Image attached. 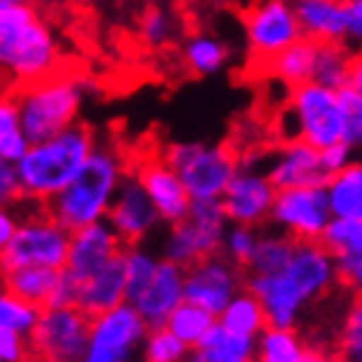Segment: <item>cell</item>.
I'll use <instances>...</instances> for the list:
<instances>
[{
    "label": "cell",
    "instance_id": "1",
    "mask_svg": "<svg viewBox=\"0 0 362 362\" xmlns=\"http://www.w3.org/2000/svg\"><path fill=\"white\" fill-rule=\"evenodd\" d=\"M339 282V269L318 241H295L282 269L243 277V287L262 303L267 324L285 329H298L303 313L324 300Z\"/></svg>",
    "mask_w": 362,
    "mask_h": 362
},
{
    "label": "cell",
    "instance_id": "2",
    "mask_svg": "<svg viewBox=\"0 0 362 362\" xmlns=\"http://www.w3.org/2000/svg\"><path fill=\"white\" fill-rule=\"evenodd\" d=\"M127 171L129 160L119 145L112 140H96L78 174L45 204V210L68 230L98 223L106 218V210Z\"/></svg>",
    "mask_w": 362,
    "mask_h": 362
},
{
    "label": "cell",
    "instance_id": "3",
    "mask_svg": "<svg viewBox=\"0 0 362 362\" xmlns=\"http://www.w3.org/2000/svg\"><path fill=\"white\" fill-rule=\"evenodd\" d=\"M96 140V132L88 124L76 122L47 140L29 143L26 153L13 163L18 199L45 207L78 174Z\"/></svg>",
    "mask_w": 362,
    "mask_h": 362
},
{
    "label": "cell",
    "instance_id": "4",
    "mask_svg": "<svg viewBox=\"0 0 362 362\" xmlns=\"http://www.w3.org/2000/svg\"><path fill=\"white\" fill-rule=\"evenodd\" d=\"M60 68V45L52 26L29 0L0 11V76L16 88L37 83Z\"/></svg>",
    "mask_w": 362,
    "mask_h": 362
},
{
    "label": "cell",
    "instance_id": "5",
    "mask_svg": "<svg viewBox=\"0 0 362 362\" xmlns=\"http://www.w3.org/2000/svg\"><path fill=\"white\" fill-rule=\"evenodd\" d=\"M13 96L26 140L39 143L76 124L86 98V83L68 73H52L37 83L21 86Z\"/></svg>",
    "mask_w": 362,
    "mask_h": 362
},
{
    "label": "cell",
    "instance_id": "6",
    "mask_svg": "<svg viewBox=\"0 0 362 362\" xmlns=\"http://www.w3.org/2000/svg\"><path fill=\"white\" fill-rule=\"evenodd\" d=\"M70 230L39 204L21 202V218L16 226V233L3 251H0V267L3 272L18 269V267H49L62 269L68 257Z\"/></svg>",
    "mask_w": 362,
    "mask_h": 362
},
{
    "label": "cell",
    "instance_id": "7",
    "mask_svg": "<svg viewBox=\"0 0 362 362\" xmlns=\"http://www.w3.org/2000/svg\"><path fill=\"white\" fill-rule=\"evenodd\" d=\"M160 158L174 168L192 199H220L238 168V156L223 143H171Z\"/></svg>",
    "mask_w": 362,
    "mask_h": 362
},
{
    "label": "cell",
    "instance_id": "8",
    "mask_svg": "<svg viewBox=\"0 0 362 362\" xmlns=\"http://www.w3.org/2000/svg\"><path fill=\"white\" fill-rule=\"evenodd\" d=\"M282 119H285V140H303L318 151L341 143L344 137L337 90L313 81L290 90L282 109Z\"/></svg>",
    "mask_w": 362,
    "mask_h": 362
},
{
    "label": "cell",
    "instance_id": "9",
    "mask_svg": "<svg viewBox=\"0 0 362 362\" xmlns=\"http://www.w3.org/2000/svg\"><path fill=\"white\" fill-rule=\"evenodd\" d=\"M90 316L78 305L39 308L29 332L31 362H78L88 341Z\"/></svg>",
    "mask_w": 362,
    "mask_h": 362
},
{
    "label": "cell",
    "instance_id": "10",
    "mask_svg": "<svg viewBox=\"0 0 362 362\" xmlns=\"http://www.w3.org/2000/svg\"><path fill=\"white\" fill-rule=\"evenodd\" d=\"M148 334L140 313L129 303L90 316L88 341L78 362H129L140 357V347Z\"/></svg>",
    "mask_w": 362,
    "mask_h": 362
},
{
    "label": "cell",
    "instance_id": "11",
    "mask_svg": "<svg viewBox=\"0 0 362 362\" xmlns=\"http://www.w3.org/2000/svg\"><path fill=\"white\" fill-rule=\"evenodd\" d=\"M243 34L251 62L264 68L274 54L300 39L293 0H254L243 13Z\"/></svg>",
    "mask_w": 362,
    "mask_h": 362
},
{
    "label": "cell",
    "instance_id": "12",
    "mask_svg": "<svg viewBox=\"0 0 362 362\" xmlns=\"http://www.w3.org/2000/svg\"><path fill=\"white\" fill-rule=\"evenodd\" d=\"M332 220L324 187H290L274 192L269 226L293 241H318Z\"/></svg>",
    "mask_w": 362,
    "mask_h": 362
},
{
    "label": "cell",
    "instance_id": "13",
    "mask_svg": "<svg viewBox=\"0 0 362 362\" xmlns=\"http://www.w3.org/2000/svg\"><path fill=\"white\" fill-rule=\"evenodd\" d=\"M243 277L246 272L228 262L223 254L204 257L184 269V300L194 303L218 318L228 300L243 287Z\"/></svg>",
    "mask_w": 362,
    "mask_h": 362
},
{
    "label": "cell",
    "instance_id": "14",
    "mask_svg": "<svg viewBox=\"0 0 362 362\" xmlns=\"http://www.w3.org/2000/svg\"><path fill=\"white\" fill-rule=\"evenodd\" d=\"M274 192L277 189L272 187V181L267 179L264 168H257L251 160L249 163L238 160L235 174L230 176L226 192L220 197L228 223L251 228H262L264 223H269Z\"/></svg>",
    "mask_w": 362,
    "mask_h": 362
},
{
    "label": "cell",
    "instance_id": "15",
    "mask_svg": "<svg viewBox=\"0 0 362 362\" xmlns=\"http://www.w3.org/2000/svg\"><path fill=\"white\" fill-rule=\"evenodd\" d=\"M106 223L112 228L117 238L124 246L132 243H145L156 230H158L160 220L158 212L153 210L151 199L143 192L140 181L135 179L132 168L127 171V176L122 179L117 194H114L109 210H106Z\"/></svg>",
    "mask_w": 362,
    "mask_h": 362
},
{
    "label": "cell",
    "instance_id": "16",
    "mask_svg": "<svg viewBox=\"0 0 362 362\" xmlns=\"http://www.w3.org/2000/svg\"><path fill=\"white\" fill-rule=\"evenodd\" d=\"M129 168H132L135 179L140 181V187L148 194L153 210L158 212V220L163 226H174V223L187 218L192 197L187 194V189L179 181L174 168L168 166L160 156L143 158L137 166Z\"/></svg>",
    "mask_w": 362,
    "mask_h": 362
},
{
    "label": "cell",
    "instance_id": "17",
    "mask_svg": "<svg viewBox=\"0 0 362 362\" xmlns=\"http://www.w3.org/2000/svg\"><path fill=\"white\" fill-rule=\"evenodd\" d=\"M124 243L117 238L106 220L90 223V226L70 230L68 257L62 269L68 272L76 282H83L90 274H96L101 267H106L114 257H119Z\"/></svg>",
    "mask_w": 362,
    "mask_h": 362
},
{
    "label": "cell",
    "instance_id": "18",
    "mask_svg": "<svg viewBox=\"0 0 362 362\" xmlns=\"http://www.w3.org/2000/svg\"><path fill=\"white\" fill-rule=\"evenodd\" d=\"M264 174L274 189L324 187L329 179L321 166L318 148L303 143V140H282L267 158Z\"/></svg>",
    "mask_w": 362,
    "mask_h": 362
},
{
    "label": "cell",
    "instance_id": "19",
    "mask_svg": "<svg viewBox=\"0 0 362 362\" xmlns=\"http://www.w3.org/2000/svg\"><path fill=\"white\" fill-rule=\"evenodd\" d=\"M181 300H184V269L160 259L151 282L129 300V305L140 313L148 329H153L166 324V318Z\"/></svg>",
    "mask_w": 362,
    "mask_h": 362
},
{
    "label": "cell",
    "instance_id": "20",
    "mask_svg": "<svg viewBox=\"0 0 362 362\" xmlns=\"http://www.w3.org/2000/svg\"><path fill=\"white\" fill-rule=\"evenodd\" d=\"M300 37L316 45H347L349 8L344 0H293Z\"/></svg>",
    "mask_w": 362,
    "mask_h": 362
},
{
    "label": "cell",
    "instance_id": "21",
    "mask_svg": "<svg viewBox=\"0 0 362 362\" xmlns=\"http://www.w3.org/2000/svg\"><path fill=\"white\" fill-rule=\"evenodd\" d=\"M122 303H124V264H122L119 254L106 267H101L96 274L78 282L76 305L86 310L88 316H98V313L117 308Z\"/></svg>",
    "mask_w": 362,
    "mask_h": 362
},
{
    "label": "cell",
    "instance_id": "22",
    "mask_svg": "<svg viewBox=\"0 0 362 362\" xmlns=\"http://www.w3.org/2000/svg\"><path fill=\"white\" fill-rule=\"evenodd\" d=\"M313 62H316V42L300 37L298 42L285 47L282 52L274 54L262 70L274 83L293 90L298 86L313 81Z\"/></svg>",
    "mask_w": 362,
    "mask_h": 362
},
{
    "label": "cell",
    "instance_id": "23",
    "mask_svg": "<svg viewBox=\"0 0 362 362\" xmlns=\"http://www.w3.org/2000/svg\"><path fill=\"white\" fill-rule=\"evenodd\" d=\"M324 192L332 218L362 220V158L349 160L341 171L329 176Z\"/></svg>",
    "mask_w": 362,
    "mask_h": 362
},
{
    "label": "cell",
    "instance_id": "24",
    "mask_svg": "<svg viewBox=\"0 0 362 362\" xmlns=\"http://www.w3.org/2000/svg\"><path fill=\"white\" fill-rule=\"evenodd\" d=\"M318 243L334 259V264H337V269L341 274V272L349 269L362 259V220L332 218L326 223Z\"/></svg>",
    "mask_w": 362,
    "mask_h": 362
},
{
    "label": "cell",
    "instance_id": "25",
    "mask_svg": "<svg viewBox=\"0 0 362 362\" xmlns=\"http://www.w3.org/2000/svg\"><path fill=\"white\" fill-rule=\"evenodd\" d=\"M57 274H60V269H49V267H18V269L3 272L0 285L6 287L8 293H13L16 298H21L23 303L47 308Z\"/></svg>",
    "mask_w": 362,
    "mask_h": 362
},
{
    "label": "cell",
    "instance_id": "26",
    "mask_svg": "<svg viewBox=\"0 0 362 362\" xmlns=\"http://www.w3.org/2000/svg\"><path fill=\"white\" fill-rule=\"evenodd\" d=\"M181 60L187 65V70L192 76L207 78L215 76L226 68L230 60V49L223 39H218L215 34H192L181 47Z\"/></svg>",
    "mask_w": 362,
    "mask_h": 362
},
{
    "label": "cell",
    "instance_id": "27",
    "mask_svg": "<svg viewBox=\"0 0 362 362\" xmlns=\"http://www.w3.org/2000/svg\"><path fill=\"white\" fill-rule=\"evenodd\" d=\"M308 341L303 339L298 329H285V326H269L262 329L254 339V355L251 362H300Z\"/></svg>",
    "mask_w": 362,
    "mask_h": 362
},
{
    "label": "cell",
    "instance_id": "28",
    "mask_svg": "<svg viewBox=\"0 0 362 362\" xmlns=\"http://www.w3.org/2000/svg\"><path fill=\"white\" fill-rule=\"evenodd\" d=\"M220 326H226L228 332L241 334V337H249V339H257L262 329L267 326V316L262 303L257 300V295L241 287L238 293L228 300V305L218 313L215 318Z\"/></svg>",
    "mask_w": 362,
    "mask_h": 362
},
{
    "label": "cell",
    "instance_id": "29",
    "mask_svg": "<svg viewBox=\"0 0 362 362\" xmlns=\"http://www.w3.org/2000/svg\"><path fill=\"white\" fill-rule=\"evenodd\" d=\"M295 249V241L290 235L279 233V230H259L257 249L251 254L249 264H246V274H269L285 267Z\"/></svg>",
    "mask_w": 362,
    "mask_h": 362
},
{
    "label": "cell",
    "instance_id": "30",
    "mask_svg": "<svg viewBox=\"0 0 362 362\" xmlns=\"http://www.w3.org/2000/svg\"><path fill=\"white\" fill-rule=\"evenodd\" d=\"M163 326L174 334L176 339H181L192 349V347H197V344L207 337V332L215 326V316L207 313L204 308H199V305H194V303L181 300L179 305L171 310V316L166 318Z\"/></svg>",
    "mask_w": 362,
    "mask_h": 362
},
{
    "label": "cell",
    "instance_id": "31",
    "mask_svg": "<svg viewBox=\"0 0 362 362\" xmlns=\"http://www.w3.org/2000/svg\"><path fill=\"white\" fill-rule=\"evenodd\" d=\"M26 148H29V140H26V132L21 127V114H18L16 96L3 90L0 93V158L13 166L26 153Z\"/></svg>",
    "mask_w": 362,
    "mask_h": 362
},
{
    "label": "cell",
    "instance_id": "32",
    "mask_svg": "<svg viewBox=\"0 0 362 362\" xmlns=\"http://www.w3.org/2000/svg\"><path fill=\"white\" fill-rule=\"evenodd\" d=\"M349 52L347 45H316V62H313V83L339 90L347 86L349 76Z\"/></svg>",
    "mask_w": 362,
    "mask_h": 362
},
{
    "label": "cell",
    "instance_id": "33",
    "mask_svg": "<svg viewBox=\"0 0 362 362\" xmlns=\"http://www.w3.org/2000/svg\"><path fill=\"white\" fill-rule=\"evenodd\" d=\"M160 257L156 251L145 249L143 243H132L122 249V264H124V303H129L143 290L158 269Z\"/></svg>",
    "mask_w": 362,
    "mask_h": 362
},
{
    "label": "cell",
    "instance_id": "34",
    "mask_svg": "<svg viewBox=\"0 0 362 362\" xmlns=\"http://www.w3.org/2000/svg\"><path fill=\"white\" fill-rule=\"evenodd\" d=\"M337 355L341 362H362V300H352L337 329Z\"/></svg>",
    "mask_w": 362,
    "mask_h": 362
},
{
    "label": "cell",
    "instance_id": "35",
    "mask_svg": "<svg viewBox=\"0 0 362 362\" xmlns=\"http://www.w3.org/2000/svg\"><path fill=\"white\" fill-rule=\"evenodd\" d=\"M189 347L181 339H176L166 326H153L148 329L140 347V360L145 362H181L187 357Z\"/></svg>",
    "mask_w": 362,
    "mask_h": 362
},
{
    "label": "cell",
    "instance_id": "36",
    "mask_svg": "<svg viewBox=\"0 0 362 362\" xmlns=\"http://www.w3.org/2000/svg\"><path fill=\"white\" fill-rule=\"evenodd\" d=\"M257 238H259V228L251 226H235V223H228L226 233H223V241H220V254L238 264L241 269H246L251 254L257 249Z\"/></svg>",
    "mask_w": 362,
    "mask_h": 362
},
{
    "label": "cell",
    "instance_id": "37",
    "mask_svg": "<svg viewBox=\"0 0 362 362\" xmlns=\"http://www.w3.org/2000/svg\"><path fill=\"white\" fill-rule=\"evenodd\" d=\"M37 305L23 303L21 298H16L13 293H8L6 287L0 285V329H13V332L29 337V332L37 324Z\"/></svg>",
    "mask_w": 362,
    "mask_h": 362
},
{
    "label": "cell",
    "instance_id": "38",
    "mask_svg": "<svg viewBox=\"0 0 362 362\" xmlns=\"http://www.w3.org/2000/svg\"><path fill=\"white\" fill-rule=\"evenodd\" d=\"M341 106V122H344V137L341 143L349 145L352 151H362V96L352 88L337 90Z\"/></svg>",
    "mask_w": 362,
    "mask_h": 362
},
{
    "label": "cell",
    "instance_id": "39",
    "mask_svg": "<svg viewBox=\"0 0 362 362\" xmlns=\"http://www.w3.org/2000/svg\"><path fill=\"white\" fill-rule=\"evenodd\" d=\"M137 31H140L143 45L163 47L171 42V37H174V18H171L168 11L153 6L140 16V26H137Z\"/></svg>",
    "mask_w": 362,
    "mask_h": 362
},
{
    "label": "cell",
    "instance_id": "40",
    "mask_svg": "<svg viewBox=\"0 0 362 362\" xmlns=\"http://www.w3.org/2000/svg\"><path fill=\"white\" fill-rule=\"evenodd\" d=\"M0 362H31L29 337L13 329H0Z\"/></svg>",
    "mask_w": 362,
    "mask_h": 362
},
{
    "label": "cell",
    "instance_id": "41",
    "mask_svg": "<svg viewBox=\"0 0 362 362\" xmlns=\"http://www.w3.org/2000/svg\"><path fill=\"white\" fill-rule=\"evenodd\" d=\"M321 166H324L326 176H334L337 171L347 166L349 160L357 158V151H352L349 145L344 143H337V145H329V148H321Z\"/></svg>",
    "mask_w": 362,
    "mask_h": 362
},
{
    "label": "cell",
    "instance_id": "42",
    "mask_svg": "<svg viewBox=\"0 0 362 362\" xmlns=\"http://www.w3.org/2000/svg\"><path fill=\"white\" fill-rule=\"evenodd\" d=\"M76 300H78V282L70 277L65 269H60V274H57V282H54V290H52V295H49V303H47V308L76 305Z\"/></svg>",
    "mask_w": 362,
    "mask_h": 362
},
{
    "label": "cell",
    "instance_id": "43",
    "mask_svg": "<svg viewBox=\"0 0 362 362\" xmlns=\"http://www.w3.org/2000/svg\"><path fill=\"white\" fill-rule=\"evenodd\" d=\"M181 362H251L246 357L230 355V352H220L215 347H207V344H199V347H192L187 352V357Z\"/></svg>",
    "mask_w": 362,
    "mask_h": 362
},
{
    "label": "cell",
    "instance_id": "44",
    "mask_svg": "<svg viewBox=\"0 0 362 362\" xmlns=\"http://www.w3.org/2000/svg\"><path fill=\"white\" fill-rule=\"evenodd\" d=\"M18 218H21V202L18 204H0V251L6 249L8 241H11V235L16 233Z\"/></svg>",
    "mask_w": 362,
    "mask_h": 362
},
{
    "label": "cell",
    "instance_id": "45",
    "mask_svg": "<svg viewBox=\"0 0 362 362\" xmlns=\"http://www.w3.org/2000/svg\"><path fill=\"white\" fill-rule=\"evenodd\" d=\"M18 187H16L13 166L0 158V204H18Z\"/></svg>",
    "mask_w": 362,
    "mask_h": 362
},
{
    "label": "cell",
    "instance_id": "46",
    "mask_svg": "<svg viewBox=\"0 0 362 362\" xmlns=\"http://www.w3.org/2000/svg\"><path fill=\"white\" fill-rule=\"evenodd\" d=\"M349 8V42L362 47V0L347 3Z\"/></svg>",
    "mask_w": 362,
    "mask_h": 362
},
{
    "label": "cell",
    "instance_id": "47",
    "mask_svg": "<svg viewBox=\"0 0 362 362\" xmlns=\"http://www.w3.org/2000/svg\"><path fill=\"white\" fill-rule=\"evenodd\" d=\"M300 362H341V360L334 347H326V344H308L305 352H303Z\"/></svg>",
    "mask_w": 362,
    "mask_h": 362
},
{
    "label": "cell",
    "instance_id": "48",
    "mask_svg": "<svg viewBox=\"0 0 362 362\" xmlns=\"http://www.w3.org/2000/svg\"><path fill=\"white\" fill-rule=\"evenodd\" d=\"M341 282L349 287V293L355 295L357 300H362V259L357 262V264H352L349 269H344L339 274Z\"/></svg>",
    "mask_w": 362,
    "mask_h": 362
},
{
    "label": "cell",
    "instance_id": "49",
    "mask_svg": "<svg viewBox=\"0 0 362 362\" xmlns=\"http://www.w3.org/2000/svg\"><path fill=\"white\" fill-rule=\"evenodd\" d=\"M347 88H352L355 93H360V96H362V49L352 52V60H349Z\"/></svg>",
    "mask_w": 362,
    "mask_h": 362
},
{
    "label": "cell",
    "instance_id": "50",
    "mask_svg": "<svg viewBox=\"0 0 362 362\" xmlns=\"http://www.w3.org/2000/svg\"><path fill=\"white\" fill-rule=\"evenodd\" d=\"M16 3H18V0H0V11L8 8V6H16Z\"/></svg>",
    "mask_w": 362,
    "mask_h": 362
},
{
    "label": "cell",
    "instance_id": "51",
    "mask_svg": "<svg viewBox=\"0 0 362 362\" xmlns=\"http://www.w3.org/2000/svg\"><path fill=\"white\" fill-rule=\"evenodd\" d=\"M129 362H145V360H140V357H135V360H129Z\"/></svg>",
    "mask_w": 362,
    "mask_h": 362
},
{
    "label": "cell",
    "instance_id": "52",
    "mask_svg": "<svg viewBox=\"0 0 362 362\" xmlns=\"http://www.w3.org/2000/svg\"><path fill=\"white\" fill-rule=\"evenodd\" d=\"M0 282H3V267H0Z\"/></svg>",
    "mask_w": 362,
    "mask_h": 362
},
{
    "label": "cell",
    "instance_id": "53",
    "mask_svg": "<svg viewBox=\"0 0 362 362\" xmlns=\"http://www.w3.org/2000/svg\"><path fill=\"white\" fill-rule=\"evenodd\" d=\"M344 3H352V0H344Z\"/></svg>",
    "mask_w": 362,
    "mask_h": 362
}]
</instances>
